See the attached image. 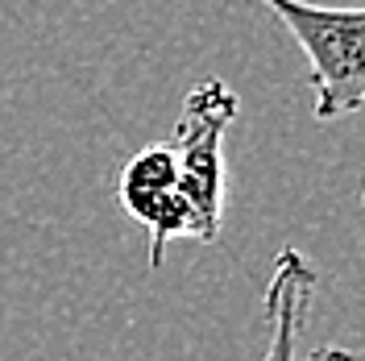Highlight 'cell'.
Instances as JSON below:
<instances>
[{"instance_id":"1","label":"cell","mask_w":365,"mask_h":361,"mask_svg":"<svg viewBox=\"0 0 365 361\" xmlns=\"http://www.w3.org/2000/svg\"><path fill=\"white\" fill-rule=\"evenodd\" d=\"M307 54L316 121H341L365 108V9H328L307 0H257Z\"/></svg>"},{"instance_id":"2","label":"cell","mask_w":365,"mask_h":361,"mask_svg":"<svg viewBox=\"0 0 365 361\" xmlns=\"http://www.w3.org/2000/svg\"><path fill=\"white\" fill-rule=\"evenodd\" d=\"M237 91L225 79L207 75L187 91L175 133L166 141L179 171V195L191 208L204 245H216L225 225V133L237 121Z\"/></svg>"},{"instance_id":"3","label":"cell","mask_w":365,"mask_h":361,"mask_svg":"<svg viewBox=\"0 0 365 361\" xmlns=\"http://www.w3.org/2000/svg\"><path fill=\"white\" fill-rule=\"evenodd\" d=\"M116 195L137 225L150 228V266L154 270L162 266L170 241H179V237L200 241V225L179 195V171H175V154L166 141H150L145 150H137L125 162V171L116 179Z\"/></svg>"},{"instance_id":"4","label":"cell","mask_w":365,"mask_h":361,"mask_svg":"<svg viewBox=\"0 0 365 361\" xmlns=\"http://www.w3.org/2000/svg\"><path fill=\"white\" fill-rule=\"evenodd\" d=\"M319 270L312 266L307 253H299L295 245H282L274 258V274L266 283V316H270V349L262 361H295L303 324L316 299ZM312 361H357L353 349H319Z\"/></svg>"},{"instance_id":"5","label":"cell","mask_w":365,"mask_h":361,"mask_svg":"<svg viewBox=\"0 0 365 361\" xmlns=\"http://www.w3.org/2000/svg\"><path fill=\"white\" fill-rule=\"evenodd\" d=\"M361 203H365V187H361Z\"/></svg>"}]
</instances>
